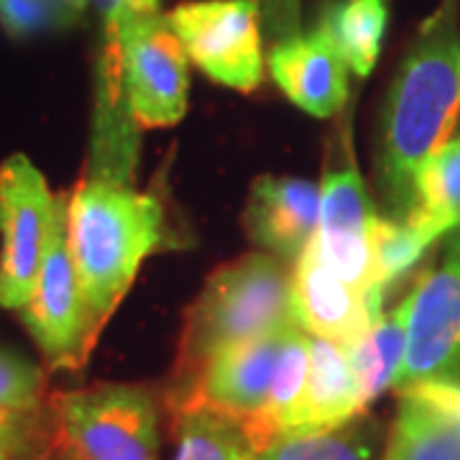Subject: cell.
Segmentation results:
<instances>
[{
    "label": "cell",
    "instance_id": "1",
    "mask_svg": "<svg viewBox=\"0 0 460 460\" xmlns=\"http://www.w3.org/2000/svg\"><path fill=\"white\" fill-rule=\"evenodd\" d=\"M460 111V31L456 0L422 26L389 87L381 141L378 192L389 220L417 208L420 174L447 144Z\"/></svg>",
    "mask_w": 460,
    "mask_h": 460
},
{
    "label": "cell",
    "instance_id": "2",
    "mask_svg": "<svg viewBox=\"0 0 460 460\" xmlns=\"http://www.w3.org/2000/svg\"><path fill=\"white\" fill-rule=\"evenodd\" d=\"M66 238L87 323L98 341L141 263L166 246L164 205L154 195L136 192L131 181L87 174L69 195Z\"/></svg>",
    "mask_w": 460,
    "mask_h": 460
},
{
    "label": "cell",
    "instance_id": "3",
    "mask_svg": "<svg viewBox=\"0 0 460 460\" xmlns=\"http://www.w3.org/2000/svg\"><path fill=\"white\" fill-rule=\"evenodd\" d=\"M292 323H296L295 271L284 259L263 251L217 266L184 314L169 392L184 389L220 350Z\"/></svg>",
    "mask_w": 460,
    "mask_h": 460
},
{
    "label": "cell",
    "instance_id": "4",
    "mask_svg": "<svg viewBox=\"0 0 460 460\" xmlns=\"http://www.w3.org/2000/svg\"><path fill=\"white\" fill-rule=\"evenodd\" d=\"M62 438L84 460H159V396L138 384L54 394Z\"/></svg>",
    "mask_w": 460,
    "mask_h": 460
},
{
    "label": "cell",
    "instance_id": "5",
    "mask_svg": "<svg viewBox=\"0 0 460 460\" xmlns=\"http://www.w3.org/2000/svg\"><path fill=\"white\" fill-rule=\"evenodd\" d=\"M66 208H69V195H54L44 263L31 299L26 302V307L18 310L44 361L54 371L83 368L98 345L87 323L80 281L69 253Z\"/></svg>",
    "mask_w": 460,
    "mask_h": 460
},
{
    "label": "cell",
    "instance_id": "6",
    "mask_svg": "<svg viewBox=\"0 0 460 460\" xmlns=\"http://www.w3.org/2000/svg\"><path fill=\"white\" fill-rule=\"evenodd\" d=\"M166 21L210 80L238 93L261 84V0H187Z\"/></svg>",
    "mask_w": 460,
    "mask_h": 460
},
{
    "label": "cell",
    "instance_id": "7",
    "mask_svg": "<svg viewBox=\"0 0 460 460\" xmlns=\"http://www.w3.org/2000/svg\"><path fill=\"white\" fill-rule=\"evenodd\" d=\"M100 54L120 57L123 87L141 128H169L187 113L190 57L164 13L128 23Z\"/></svg>",
    "mask_w": 460,
    "mask_h": 460
},
{
    "label": "cell",
    "instance_id": "8",
    "mask_svg": "<svg viewBox=\"0 0 460 460\" xmlns=\"http://www.w3.org/2000/svg\"><path fill=\"white\" fill-rule=\"evenodd\" d=\"M460 384V228L453 230L443 263L411 289L407 348L394 389Z\"/></svg>",
    "mask_w": 460,
    "mask_h": 460
},
{
    "label": "cell",
    "instance_id": "9",
    "mask_svg": "<svg viewBox=\"0 0 460 460\" xmlns=\"http://www.w3.org/2000/svg\"><path fill=\"white\" fill-rule=\"evenodd\" d=\"M54 195L29 156L13 154L0 166V305L21 310L31 299L49 241Z\"/></svg>",
    "mask_w": 460,
    "mask_h": 460
},
{
    "label": "cell",
    "instance_id": "10",
    "mask_svg": "<svg viewBox=\"0 0 460 460\" xmlns=\"http://www.w3.org/2000/svg\"><path fill=\"white\" fill-rule=\"evenodd\" d=\"M376 223L378 215L356 166H343L328 174L320 190V226L314 235L320 253L353 289L384 296L376 279Z\"/></svg>",
    "mask_w": 460,
    "mask_h": 460
},
{
    "label": "cell",
    "instance_id": "11",
    "mask_svg": "<svg viewBox=\"0 0 460 460\" xmlns=\"http://www.w3.org/2000/svg\"><path fill=\"white\" fill-rule=\"evenodd\" d=\"M287 328L220 350L184 389L166 392V407L205 404L253 425L269 402Z\"/></svg>",
    "mask_w": 460,
    "mask_h": 460
},
{
    "label": "cell",
    "instance_id": "12",
    "mask_svg": "<svg viewBox=\"0 0 460 460\" xmlns=\"http://www.w3.org/2000/svg\"><path fill=\"white\" fill-rule=\"evenodd\" d=\"M381 307L384 296L363 295L330 269L317 238L295 261V317L314 338L350 348L376 325Z\"/></svg>",
    "mask_w": 460,
    "mask_h": 460
},
{
    "label": "cell",
    "instance_id": "13",
    "mask_svg": "<svg viewBox=\"0 0 460 460\" xmlns=\"http://www.w3.org/2000/svg\"><path fill=\"white\" fill-rule=\"evenodd\" d=\"M269 69L281 93L314 118H330L345 105L350 66L328 23L277 41Z\"/></svg>",
    "mask_w": 460,
    "mask_h": 460
},
{
    "label": "cell",
    "instance_id": "14",
    "mask_svg": "<svg viewBox=\"0 0 460 460\" xmlns=\"http://www.w3.org/2000/svg\"><path fill=\"white\" fill-rule=\"evenodd\" d=\"M243 226L253 243L296 261L320 226V190L295 177H259L251 187Z\"/></svg>",
    "mask_w": 460,
    "mask_h": 460
},
{
    "label": "cell",
    "instance_id": "15",
    "mask_svg": "<svg viewBox=\"0 0 460 460\" xmlns=\"http://www.w3.org/2000/svg\"><path fill=\"white\" fill-rule=\"evenodd\" d=\"M396 394L386 460H460V384H420Z\"/></svg>",
    "mask_w": 460,
    "mask_h": 460
},
{
    "label": "cell",
    "instance_id": "16",
    "mask_svg": "<svg viewBox=\"0 0 460 460\" xmlns=\"http://www.w3.org/2000/svg\"><path fill=\"white\" fill-rule=\"evenodd\" d=\"M361 414H366V407L348 348L310 335L307 386L281 435H305L341 428Z\"/></svg>",
    "mask_w": 460,
    "mask_h": 460
},
{
    "label": "cell",
    "instance_id": "17",
    "mask_svg": "<svg viewBox=\"0 0 460 460\" xmlns=\"http://www.w3.org/2000/svg\"><path fill=\"white\" fill-rule=\"evenodd\" d=\"M174 458L172 460H253L261 443L243 420L205 407H172Z\"/></svg>",
    "mask_w": 460,
    "mask_h": 460
},
{
    "label": "cell",
    "instance_id": "18",
    "mask_svg": "<svg viewBox=\"0 0 460 460\" xmlns=\"http://www.w3.org/2000/svg\"><path fill=\"white\" fill-rule=\"evenodd\" d=\"M253 460H386V440L376 422L361 414L341 428L271 438Z\"/></svg>",
    "mask_w": 460,
    "mask_h": 460
},
{
    "label": "cell",
    "instance_id": "19",
    "mask_svg": "<svg viewBox=\"0 0 460 460\" xmlns=\"http://www.w3.org/2000/svg\"><path fill=\"white\" fill-rule=\"evenodd\" d=\"M411 295L404 296L389 314H381L358 343L348 348L353 374L358 381L363 407L368 410L386 389H394L396 374L407 348V320Z\"/></svg>",
    "mask_w": 460,
    "mask_h": 460
},
{
    "label": "cell",
    "instance_id": "20",
    "mask_svg": "<svg viewBox=\"0 0 460 460\" xmlns=\"http://www.w3.org/2000/svg\"><path fill=\"white\" fill-rule=\"evenodd\" d=\"M428 238L460 228V136L429 159L417 187V208L407 217Z\"/></svg>",
    "mask_w": 460,
    "mask_h": 460
},
{
    "label": "cell",
    "instance_id": "21",
    "mask_svg": "<svg viewBox=\"0 0 460 460\" xmlns=\"http://www.w3.org/2000/svg\"><path fill=\"white\" fill-rule=\"evenodd\" d=\"M307 376H310V332L295 323L287 328V335H284L269 402L263 407L261 417L253 425H248L259 443L266 445L289 425L296 404L305 394Z\"/></svg>",
    "mask_w": 460,
    "mask_h": 460
},
{
    "label": "cell",
    "instance_id": "22",
    "mask_svg": "<svg viewBox=\"0 0 460 460\" xmlns=\"http://www.w3.org/2000/svg\"><path fill=\"white\" fill-rule=\"evenodd\" d=\"M386 18V0H345L325 21L338 47L343 49L350 72L358 77L371 75L376 65Z\"/></svg>",
    "mask_w": 460,
    "mask_h": 460
},
{
    "label": "cell",
    "instance_id": "23",
    "mask_svg": "<svg viewBox=\"0 0 460 460\" xmlns=\"http://www.w3.org/2000/svg\"><path fill=\"white\" fill-rule=\"evenodd\" d=\"M59 443L54 396L31 410H0V460H51Z\"/></svg>",
    "mask_w": 460,
    "mask_h": 460
},
{
    "label": "cell",
    "instance_id": "24",
    "mask_svg": "<svg viewBox=\"0 0 460 460\" xmlns=\"http://www.w3.org/2000/svg\"><path fill=\"white\" fill-rule=\"evenodd\" d=\"M432 246L422 230L410 220H389L378 217L376 235H374V251H376V279L386 295V289L402 279L420 256Z\"/></svg>",
    "mask_w": 460,
    "mask_h": 460
},
{
    "label": "cell",
    "instance_id": "25",
    "mask_svg": "<svg viewBox=\"0 0 460 460\" xmlns=\"http://www.w3.org/2000/svg\"><path fill=\"white\" fill-rule=\"evenodd\" d=\"M47 399V374L0 348V410H31Z\"/></svg>",
    "mask_w": 460,
    "mask_h": 460
},
{
    "label": "cell",
    "instance_id": "26",
    "mask_svg": "<svg viewBox=\"0 0 460 460\" xmlns=\"http://www.w3.org/2000/svg\"><path fill=\"white\" fill-rule=\"evenodd\" d=\"M0 26L13 39L62 29L59 16L47 0H0Z\"/></svg>",
    "mask_w": 460,
    "mask_h": 460
},
{
    "label": "cell",
    "instance_id": "27",
    "mask_svg": "<svg viewBox=\"0 0 460 460\" xmlns=\"http://www.w3.org/2000/svg\"><path fill=\"white\" fill-rule=\"evenodd\" d=\"M102 18V41H113L133 21L162 13V0H93Z\"/></svg>",
    "mask_w": 460,
    "mask_h": 460
},
{
    "label": "cell",
    "instance_id": "28",
    "mask_svg": "<svg viewBox=\"0 0 460 460\" xmlns=\"http://www.w3.org/2000/svg\"><path fill=\"white\" fill-rule=\"evenodd\" d=\"M263 16L277 41L296 36L302 29V0H263Z\"/></svg>",
    "mask_w": 460,
    "mask_h": 460
},
{
    "label": "cell",
    "instance_id": "29",
    "mask_svg": "<svg viewBox=\"0 0 460 460\" xmlns=\"http://www.w3.org/2000/svg\"><path fill=\"white\" fill-rule=\"evenodd\" d=\"M47 3L54 8V13L59 16L62 29L75 26L83 18L84 11H87V5H90V0H47Z\"/></svg>",
    "mask_w": 460,
    "mask_h": 460
},
{
    "label": "cell",
    "instance_id": "30",
    "mask_svg": "<svg viewBox=\"0 0 460 460\" xmlns=\"http://www.w3.org/2000/svg\"><path fill=\"white\" fill-rule=\"evenodd\" d=\"M51 460H84L80 453H77V447L75 445H69L62 438V443H59V447H57V453H54V458Z\"/></svg>",
    "mask_w": 460,
    "mask_h": 460
}]
</instances>
